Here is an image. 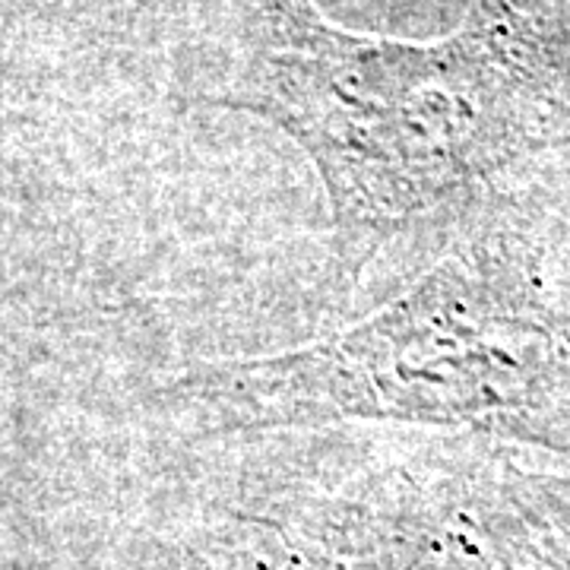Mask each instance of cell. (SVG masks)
<instances>
[{"mask_svg": "<svg viewBox=\"0 0 570 570\" xmlns=\"http://www.w3.org/2000/svg\"><path fill=\"white\" fill-rule=\"evenodd\" d=\"M219 102L305 149L346 232H381L570 146V32L510 0H472L448 39H374L311 0H266Z\"/></svg>", "mask_w": 570, "mask_h": 570, "instance_id": "cell-1", "label": "cell"}, {"mask_svg": "<svg viewBox=\"0 0 570 570\" xmlns=\"http://www.w3.org/2000/svg\"><path fill=\"white\" fill-rule=\"evenodd\" d=\"M206 428L340 419L570 434V314L530 247L489 235L330 340L190 371L171 390Z\"/></svg>", "mask_w": 570, "mask_h": 570, "instance_id": "cell-2", "label": "cell"}, {"mask_svg": "<svg viewBox=\"0 0 570 570\" xmlns=\"http://www.w3.org/2000/svg\"><path fill=\"white\" fill-rule=\"evenodd\" d=\"M279 570H570V479L406 463L283 527Z\"/></svg>", "mask_w": 570, "mask_h": 570, "instance_id": "cell-3", "label": "cell"}]
</instances>
